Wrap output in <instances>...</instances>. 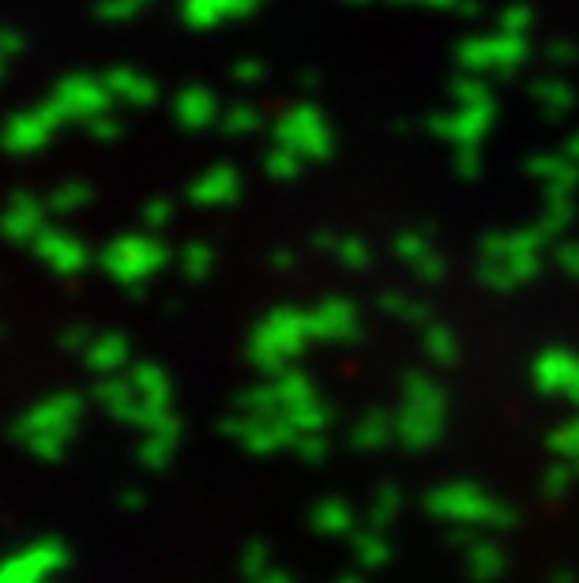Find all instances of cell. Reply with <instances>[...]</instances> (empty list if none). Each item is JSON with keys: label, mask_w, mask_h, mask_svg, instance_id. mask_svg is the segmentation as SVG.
<instances>
[{"label": "cell", "mask_w": 579, "mask_h": 583, "mask_svg": "<svg viewBox=\"0 0 579 583\" xmlns=\"http://www.w3.org/2000/svg\"><path fill=\"white\" fill-rule=\"evenodd\" d=\"M0 583H46V580H34V576H15V572H0Z\"/></svg>", "instance_id": "cell-28"}, {"label": "cell", "mask_w": 579, "mask_h": 583, "mask_svg": "<svg viewBox=\"0 0 579 583\" xmlns=\"http://www.w3.org/2000/svg\"><path fill=\"white\" fill-rule=\"evenodd\" d=\"M143 504H147V497H143V489H121V493H117V509L121 512H140Z\"/></svg>", "instance_id": "cell-24"}, {"label": "cell", "mask_w": 579, "mask_h": 583, "mask_svg": "<svg viewBox=\"0 0 579 583\" xmlns=\"http://www.w3.org/2000/svg\"><path fill=\"white\" fill-rule=\"evenodd\" d=\"M550 452L557 455V460L579 463V418L553 429V433H550Z\"/></svg>", "instance_id": "cell-20"}, {"label": "cell", "mask_w": 579, "mask_h": 583, "mask_svg": "<svg viewBox=\"0 0 579 583\" xmlns=\"http://www.w3.org/2000/svg\"><path fill=\"white\" fill-rule=\"evenodd\" d=\"M309 527L323 538H351L357 531V515L343 497H323V501L312 504L309 512Z\"/></svg>", "instance_id": "cell-7"}, {"label": "cell", "mask_w": 579, "mask_h": 583, "mask_svg": "<svg viewBox=\"0 0 579 583\" xmlns=\"http://www.w3.org/2000/svg\"><path fill=\"white\" fill-rule=\"evenodd\" d=\"M237 411L249 414V418H271V414H283V400H279V388L275 384H260L249 388V392L237 400Z\"/></svg>", "instance_id": "cell-13"}, {"label": "cell", "mask_w": 579, "mask_h": 583, "mask_svg": "<svg viewBox=\"0 0 579 583\" xmlns=\"http://www.w3.org/2000/svg\"><path fill=\"white\" fill-rule=\"evenodd\" d=\"M181 437H169V433H143V441H140V463L147 471H162L169 463V455H174V448Z\"/></svg>", "instance_id": "cell-15"}, {"label": "cell", "mask_w": 579, "mask_h": 583, "mask_svg": "<svg viewBox=\"0 0 579 583\" xmlns=\"http://www.w3.org/2000/svg\"><path fill=\"white\" fill-rule=\"evenodd\" d=\"M328 452H331V441L323 433H297L294 455L302 463H323V460H328Z\"/></svg>", "instance_id": "cell-22"}, {"label": "cell", "mask_w": 579, "mask_h": 583, "mask_svg": "<svg viewBox=\"0 0 579 583\" xmlns=\"http://www.w3.org/2000/svg\"><path fill=\"white\" fill-rule=\"evenodd\" d=\"M425 343H429V354H433V358H437V361H445V366H448V361H456V343H451V335H448V332L433 328L429 340H425Z\"/></svg>", "instance_id": "cell-23"}, {"label": "cell", "mask_w": 579, "mask_h": 583, "mask_svg": "<svg viewBox=\"0 0 579 583\" xmlns=\"http://www.w3.org/2000/svg\"><path fill=\"white\" fill-rule=\"evenodd\" d=\"M218 433H223L226 441H237L252 455H271V452H279V448H294L297 441V429H294V421L286 418V411L271 414V418H249V414L234 411L218 421Z\"/></svg>", "instance_id": "cell-2"}, {"label": "cell", "mask_w": 579, "mask_h": 583, "mask_svg": "<svg viewBox=\"0 0 579 583\" xmlns=\"http://www.w3.org/2000/svg\"><path fill=\"white\" fill-rule=\"evenodd\" d=\"M83 414V400L75 392H61V395H49V400L34 403L31 411H23L20 418L12 421V441H27L31 433H75V421Z\"/></svg>", "instance_id": "cell-4"}, {"label": "cell", "mask_w": 579, "mask_h": 583, "mask_svg": "<svg viewBox=\"0 0 579 583\" xmlns=\"http://www.w3.org/2000/svg\"><path fill=\"white\" fill-rule=\"evenodd\" d=\"M68 441H72V437H64V433H31L27 441H20V448H27L34 460H42V463H61L68 452Z\"/></svg>", "instance_id": "cell-16"}, {"label": "cell", "mask_w": 579, "mask_h": 583, "mask_svg": "<svg viewBox=\"0 0 579 583\" xmlns=\"http://www.w3.org/2000/svg\"><path fill=\"white\" fill-rule=\"evenodd\" d=\"M403 509V489L395 486V481H380L377 493H373V504H369V515H365V523L377 531H388L391 520Z\"/></svg>", "instance_id": "cell-11"}, {"label": "cell", "mask_w": 579, "mask_h": 583, "mask_svg": "<svg viewBox=\"0 0 579 583\" xmlns=\"http://www.w3.org/2000/svg\"><path fill=\"white\" fill-rule=\"evenodd\" d=\"M560 395L579 403V358L572 361V369H568V380H565V388H560Z\"/></svg>", "instance_id": "cell-26"}, {"label": "cell", "mask_w": 579, "mask_h": 583, "mask_svg": "<svg viewBox=\"0 0 579 583\" xmlns=\"http://www.w3.org/2000/svg\"><path fill=\"white\" fill-rule=\"evenodd\" d=\"M572 467H576V475H579V463H572Z\"/></svg>", "instance_id": "cell-30"}, {"label": "cell", "mask_w": 579, "mask_h": 583, "mask_svg": "<svg viewBox=\"0 0 579 583\" xmlns=\"http://www.w3.org/2000/svg\"><path fill=\"white\" fill-rule=\"evenodd\" d=\"M275 388H279L283 407H297V403L312 400V384H309V377H302V373H283L275 380Z\"/></svg>", "instance_id": "cell-21"}, {"label": "cell", "mask_w": 579, "mask_h": 583, "mask_svg": "<svg viewBox=\"0 0 579 583\" xmlns=\"http://www.w3.org/2000/svg\"><path fill=\"white\" fill-rule=\"evenodd\" d=\"M237 569H241L245 580L260 576V572L271 569V546L263 543V538H252V543L241 546V554H237Z\"/></svg>", "instance_id": "cell-19"}, {"label": "cell", "mask_w": 579, "mask_h": 583, "mask_svg": "<svg viewBox=\"0 0 579 583\" xmlns=\"http://www.w3.org/2000/svg\"><path fill=\"white\" fill-rule=\"evenodd\" d=\"M579 475H576V467L568 460H557L553 463L550 471H542V497L546 501H560V497L572 489V481H576Z\"/></svg>", "instance_id": "cell-18"}, {"label": "cell", "mask_w": 579, "mask_h": 583, "mask_svg": "<svg viewBox=\"0 0 579 583\" xmlns=\"http://www.w3.org/2000/svg\"><path fill=\"white\" fill-rule=\"evenodd\" d=\"M440 433H445V407L403 400V407L395 414V441L406 452H425L440 441Z\"/></svg>", "instance_id": "cell-5"}, {"label": "cell", "mask_w": 579, "mask_h": 583, "mask_svg": "<svg viewBox=\"0 0 579 583\" xmlns=\"http://www.w3.org/2000/svg\"><path fill=\"white\" fill-rule=\"evenodd\" d=\"M550 583H579V576H576L572 569H557V572L550 576Z\"/></svg>", "instance_id": "cell-27"}, {"label": "cell", "mask_w": 579, "mask_h": 583, "mask_svg": "<svg viewBox=\"0 0 579 583\" xmlns=\"http://www.w3.org/2000/svg\"><path fill=\"white\" fill-rule=\"evenodd\" d=\"M305 332H309V320L279 312V317H271L268 324L252 335V361H257L263 373H283L286 358H294V354L302 350Z\"/></svg>", "instance_id": "cell-3"}, {"label": "cell", "mask_w": 579, "mask_h": 583, "mask_svg": "<svg viewBox=\"0 0 579 583\" xmlns=\"http://www.w3.org/2000/svg\"><path fill=\"white\" fill-rule=\"evenodd\" d=\"M351 554H354V564H357L362 572L385 569V564L391 561V546H388L385 531L369 527V523H365L362 531H354V535H351Z\"/></svg>", "instance_id": "cell-9"}, {"label": "cell", "mask_w": 579, "mask_h": 583, "mask_svg": "<svg viewBox=\"0 0 579 583\" xmlns=\"http://www.w3.org/2000/svg\"><path fill=\"white\" fill-rule=\"evenodd\" d=\"M463 561H466V576H471L474 583H497L508 569L505 549L485 535H478L471 546L463 549Z\"/></svg>", "instance_id": "cell-8"}, {"label": "cell", "mask_w": 579, "mask_h": 583, "mask_svg": "<svg viewBox=\"0 0 579 583\" xmlns=\"http://www.w3.org/2000/svg\"><path fill=\"white\" fill-rule=\"evenodd\" d=\"M245 583H294V576H290L286 569H279V564H271L268 572H260V576L245 580Z\"/></svg>", "instance_id": "cell-25"}, {"label": "cell", "mask_w": 579, "mask_h": 583, "mask_svg": "<svg viewBox=\"0 0 579 583\" xmlns=\"http://www.w3.org/2000/svg\"><path fill=\"white\" fill-rule=\"evenodd\" d=\"M132 388L143 395L147 403H155V407H169V384H166V377H162V369L155 366H135L132 373Z\"/></svg>", "instance_id": "cell-14"}, {"label": "cell", "mask_w": 579, "mask_h": 583, "mask_svg": "<svg viewBox=\"0 0 579 583\" xmlns=\"http://www.w3.org/2000/svg\"><path fill=\"white\" fill-rule=\"evenodd\" d=\"M125 340H117V335H102L98 343H91V369H98V373H109V369H117L125 361Z\"/></svg>", "instance_id": "cell-17"}, {"label": "cell", "mask_w": 579, "mask_h": 583, "mask_svg": "<svg viewBox=\"0 0 579 583\" xmlns=\"http://www.w3.org/2000/svg\"><path fill=\"white\" fill-rule=\"evenodd\" d=\"M425 512L440 523H474L485 531H512L519 527V512L512 504L497 501L493 493H485L478 481H440L422 497Z\"/></svg>", "instance_id": "cell-1"}, {"label": "cell", "mask_w": 579, "mask_h": 583, "mask_svg": "<svg viewBox=\"0 0 579 583\" xmlns=\"http://www.w3.org/2000/svg\"><path fill=\"white\" fill-rule=\"evenodd\" d=\"M391 433H395V421L388 418V411H369L354 426L351 444L357 448V452H377V448L391 444Z\"/></svg>", "instance_id": "cell-10"}, {"label": "cell", "mask_w": 579, "mask_h": 583, "mask_svg": "<svg viewBox=\"0 0 579 583\" xmlns=\"http://www.w3.org/2000/svg\"><path fill=\"white\" fill-rule=\"evenodd\" d=\"M286 418L294 421L297 433H323L331 426V407H323L317 395H312V400L297 403V407H286Z\"/></svg>", "instance_id": "cell-12"}, {"label": "cell", "mask_w": 579, "mask_h": 583, "mask_svg": "<svg viewBox=\"0 0 579 583\" xmlns=\"http://www.w3.org/2000/svg\"><path fill=\"white\" fill-rule=\"evenodd\" d=\"M61 569H68V546L57 535L34 538V543L20 546L0 564V572H15V576H34V580H49Z\"/></svg>", "instance_id": "cell-6"}, {"label": "cell", "mask_w": 579, "mask_h": 583, "mask_svg": "<svg viewBox=\"0 0 579 583\" xmlns=\"http://www.w3.org/2000/svg\"><path fill=\"white\" fill-rule=\"evenodd\" d=\"M335 583H365V580H362V572H343Z\"/></svg>", "instance_id": "cell-29"}]
</instances>
